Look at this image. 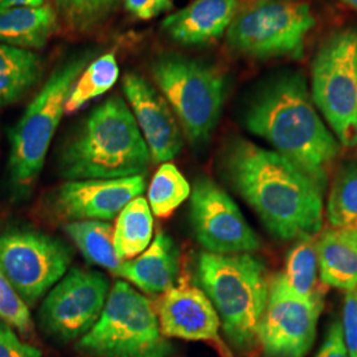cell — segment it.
<instances>
[{
    "mask_svg": "<svg viewBox=\"0 0 357 357\" xmlns=\"http://www.w3.org/2000/svg\"><path fill=\"white\" fill-rule=\"evenodd\" d=\"M342 327L348 357H357V287L345 294Z\"/></svg>",
    "mask_w": 357,
    "mask_h": 357,
    "instance_id": "30",
    "label": "cell"
},
{
    "mask_svg": "<svg viewBox=\"0 0 357 357\" xmlns=\"http://www.w3.org/2000/svg\"><path fill=\"white\" fill-rule=\"evenodd\" d=\"M123 91L150 151L151 162L163 165L176 158L184 144L183 134L162 93L137 73L123 77Z\"/></svg>",
    "mask_w": 357,
    "mask_h": 357,
    "instance_id": "16",
    "label": "cell"
},
{
    "mask_svg": "<svg viewBox=\"0 0 357 357\" xmlns=\"http://www.w3.org/2000/svg\"><path fill=\"white\" fill-rule=\"evenodd\" d=\"M47 0H0V13L13 10V8H24V7H41Z\"/></svg>",
    "mask_w": 357,
    "mask_h": 357,
    "instance_id": "34",
    "label": "cell"
},
{
    "mask_svg": "<svg viewBox=\"0 0 357 357\" xmlns=\"http://www.w3.org/2000/svg\"><path fill=\"white\" fill-rule=\"evenodd\" d=\"M243 122L324 193L339 143L318 114L302 73H282L266 82L248 105Z\"/></svg>",
    "mask_w": 357,
    "mask_h": 357,
    "instance_id": "2",
    "label": "cell"
},
{
    "mask_svg": "<svg viewBox=\"0 0 357 357\" xmlns=\"http://www.w3.org/2000/svg\"><path fill=\"white\" fill-rule=\"evenodd\" d=\"M340 1H343L344 4L349 6L351 8H354L355 11H357V0H340Z\"/></svg>",
    "mask_w": 357,
    "mask_h": 357,
    "instance_id": "35",
    "label": "cell"
},
{
    "mask_svg": "<svg viewBox=\"0 0 357 357\" xmlns=\"http://www.w3.org/2000/svg\"><path fill=\"white\" fill-rule=\"evenodd\" d=\"M147 193L151 213L163 218L169 216L191 196V185L178 167L163 163L156 171Z\"/></svg>",
    "mask_w": 357,
    "mask_h": 357,
    "instance_id": "27",
    "label": "cell"
},
{
    "mask_svg": "<svg viewBox=\"0 0 357 357\" xmlns=\"http://www.w3.org/2000/svg\"><path fill=\"white\" fill-rule=\"evenodd\" d=\"M121 0H53L56 13L75 32H89L114 13Z\"/></svg>",
    "mask_w": 357,
    "mask_h": 357,
    "instance_id": "28",
    "label": "cell"
},
{
    "mask_svg": "<svg viewBox=\"0 0 357 357\" xmlns=\"http://www.w3.org/2000/svg\"><path fill=\"white\" fill-rule=\"evenodd\" d=\"M146 188L144 175L66 181L52 195L53 213L63 220L109 221Z\"/></svg>",
    "mask_w": 357,
    "mask_h": 357,
    "instance_id": "14",
    "label": "cell"
},
{
    "mask_svg": "<svg viewBox=\"0 0 357 357\" xmlns=\"http://www.w3.org/2000/svg\"><path fill=\"white\" fill-rule=\"evenodd\" d=\"M190 197L192 230L208 253L241 255L259 249L261 241L240 208L212 178H196Z\"/></svg>",
    "mask_w": 357,
    "mask_h": 357,
    "instance_id": "13",
    "label": "cell"
},
{
    "mask_svg": "<svg viewBox=\"0 0 357 357\" xmlns=\"http://www.w3.org/2000/svg\"><path fill=\"white\" fill-rule=\"evenodd\" d=\"M128 13L141 20H151L172 10L171 0H125Z\"/></svg>",
    "mask_w": 357,
    "mask_h": 357,
    "instance_id": "32",
    "label": "cell"
},
{
    "mask_svg": "<svg viewBox=\"0 0 357 357\" xmlns=\"http://www.w3.org/2000/svg\"><path fill=\"white\" fill-rule=\"evenodd\" d=\"M180 274L178 245L159 230L150 246L142 255L123 261L114 275L137 286L150 295L165 294L176 286Z\"/></svg>",
    "mask_w": 357,
    "mask_h": 357,
    "instance_id": "18",
    "label": "cell"
},
{
    "mask_svg": "<svg viewBox=\"0 0 357 357\" xmlns=\"http://www.w3.org/2000/svg\"><path fill=\"white\" fill-rule=\"evenodd\" d=\"M109 293L110 283L102 273L68 270L40 306L43 331L60 344L79 340L100 319Z\"/></svg>",
    "mask_w": 357,
    "mask_h": 357,
    "instance_id": "11",
    "label": "cell"
},
{
    "mask_svg": "<svg viewBox=\"0 0 357 357\" xmlns=\"http://www.w3.org/2000/svg\"><path fill=\"white\" fill-rule=\"evenodd\" d=\"M332 228L357 233V163L343 167L332 183L327 200Z\"/></svg>",
    "mask_w": 357,
    "mask_h": 357,
    "instance_id": "25",
    "label": "cell"
},
{
    "mask_svg": "<svg viewBox=\"0 0 357 357\" xmlns=\"http://www.w3.org/2000/svg\"><path fill=\"white\" fill-rule=\"evenodd\" d=\"M0 357H43V354L35 345L22 342L13 327L0 321Z\"/></svg>",
    "mask_w": 357,
    "mask_h": 357,
    "instance_id": "31",
    "label": "cell"
},
{
    "mask_svg": "<svg viewBox=\"0 0 357 357\" xmlns=\"http://www.w3.org/2000/svg\"><path fill=\"white\" fill-rule=\"evenodd\" d=\"M94 52L77 53L51 73L10 131L8 175L13 190L26 195L38 180L54 132L65 114V105L77 78Z\"/></svg>",
    "mask_w": 357,
    "mask_h": 357,
    "instance_id": "5",
    "label": "cell"
},
{
    "mask_svg": "<svg viewBox=\"0 0 357 357\" xmlns=\"http://www.w3.org/2000/svg\"><path fill=\"white\" fill-rule=\"evenodd\" d=\"M0 321L29 336L33 332V321L29 307L13 289L11 282L0 271Z\"/></svg>",
    "mask_w": 357,
    "mask_h": 357,
    "instance_id": "29",
    "label": "cell"
},
{
    "mask_svg": "<svg viewBox=\"0 0 357 357\" xmlns=\"http://www.w3.org/2000/svg\"><path fill=\"white\" fill-rule=\"evenodd\" d=\"M221 171L274 237L298 241L319 233L323 192L281 153L234 138L224 147Z\"/></svg>",
    "mask_w": 357,
    "mask_h": 357,
    "instance_id": "1",
    "label": "cell"
},
{
    "mask_svg": "<svg viewBox=\"0 0 357 357\" xmlns=\"http://www.w3.org/2000/svg\"><path fill=\"white\" fill-rule=\"evenodd\" d=\"M318 252L315 237L301 238L287 253L286 268L283 271L287 286L299 296L308 298L318 289Z\"/></svg>",
    "mask_w": 357,
    "mask_h": 357,
    "instance_id": "26",
    "label": "cell"
},
{
    "mask_svg": "<svg viewBox=\"0 0 357 357\" xmlns=\"http://www.w3.org/2000/svg\"><path fill=\"white\" fill-rule=\"evenodd\" d=\"M151 73L192 146L206 144L222 112L224 77L209 65L178 54L156 57Z\"/></svg>",
    "mask_w": 357,
    "mask_h": 357,
    "instance_id": "7",
    "label": "cell"
},
{
    "mask_svg": "<svg viewBox=\"0 0 357 357\" xmlns=\"http://www.w3.org/2000/svg\"><path fill=\"white\" fill-rule=\"evenodd\" d=\"M150 151L128 103L114 96L97 106L66 139L59 174L68 181L144 175Z\"/></svg>",
    "mask_w": 357,
    "mask_h": 357,
    "instance_id": "3",
    "label": "cell"
},
{
    "mask_svg": "<svg viewBox=\"0 0 357 357\" xmlns=\"http://www.w3.org/2000/svg\"><path fill=\"white\" fill-rule=\"evenodd\" d=\"M314 357H348L345 349L342 320H333L318 354Z\"/></svg>",
    "mask_w": 357,
    "mask_h": 357,
    "instance_id": "33",
    "label": "cell"
},
{
    "mask_svg": "<svg viewBox=\"0 0 357 357\" xmlns=\"http://www.w3.org/2000/svg\"><path fill=\"white\" fill-rule=\"evenodd\" d=\"M59 31V17L50 4L0 13V44L40 50Z\"/></svg>",
    "mask_w": 357,
    "mask_h": 357,
    "instance_id": "20",
    "label": "cell"
},
{
    "mask_svg": "<svg viewBox=\"0 0 357 357\" xmlns=\"http://www.w3.org/2000/svg\"><path fill=\"white\" fill-rule=\"evenodd\" d=\"M197 281L220 318L229 344L246 355L258 347V332L268 305V278L264 262L250 253H200Z\"/></svg>",
    "mask_w": 357,
    "mask_h": 357,
    "instance_id": "4",
    "label": "cell"
},
{
    "mask_svg": "<svg viewBox=\"0 0 357 357\" xmlns=\"http://www.w3.org/2000/svg\"><path fill=\"white\" fill-rule=\"evenodd\" d=\"M44 73L38 53L0 44V107L20 101Z\"/></svg>",
    "mask_w": 357,
    "mask_h": 357,
    "instance_id": "21",
    "label": "cell"
},
{
    "mask_svg": "<svg viewBox=\"0 0 357 357\" xmlns=\"http://www.w3.org/2000/svg\"><path fill=\"white\" fill-rule=\"evenodd\" d=\"M76 351L88 357H169L174 348L160 331L153 302L128 282L116 281Z\"/></svg>",
    "mask_w": 357,
    "mask_h": 357,
    "instance_id": "6",
    "label": "cell"
},
{
    "mask_svg": "<svg viewBox=\"0 0 357 357\" xmlns=\"http://www.w3.org/2000/svg\"><path fill=\"white\" fill-rule=\"evenodd\" d=\"M320 280L331 287L354 290L357 287V233L324 230L317 240Z\"/></svg>",
    "mask_w": 357,
    "mask_h": 357,
    "instance_id": "19",
    "label": "cell"
},
{
    "mask_svg": "<svg viewBox=\"0 0 357 357\" xmlns=\"http://www.w3.org/2000/svg\"><path fill=\"white\" fill-rule=\"evenodd\" d=\"M321 291L303 298L287 286L283 273L268 282V305L261 320L258 344L266 357H305L312 348L320 314Z\"/></svg>",
    "mask_w": 357,
    "mask_h": 357,
    "instance_id": "12",
    "label": "cell"
},
{
    "mask_svg": "<svg viewBox=\"0 0 357 357\" xmlns=\"http://www.w3.org/2000/svg\"><path fill=\"white\" fill-rule=\"evenodd\" d=\"M153 213L142 196L131 200L116 217L113 240L115 255L123 262L142 255L153 240Z\"/></svg>",
    "mask_w": 357,
    "mask_h": 357,
    "instance_id": "22",
    "label": "cell"
},
{
    "mask_svg": "<svg viewBox=\"0 0 357 357\" xmlns=\"http://www.w3.org/2000/svg\"><path fill=\"white\" fill-rule=\"evenodd\" d=\"M73 250L61 240L36 230L0 234V271L26 306H35L68 273Z\"/></svg>",
    "mask_w": 357,
    "mask_h": 357,
    "instance_id": "10",
    "label": "cell"
},
{
    "mask_svg": "<svg viewBox=\"0 0 357 357\" xmlns=\"http://www.w3.org/2000/svg\"><path fill=\"white\" fill-rule=\"evenodd\" d=\"M237 11L238 0H195L167 16L162 31L180 45H204L228 31Z\"/></svg>",
    "mask_w": 357,
    "mask_h": 357,
    "instance_id": "17",
    "label": "cell"
},
{
    "mask_svg": "<svg viewBox=\"0 0 357 357\" xmlns=\"http://www.w3.org/2000/svg\"><path fill=\"white\" fill-rule=\"evenodd\" d=\"M119 78L114 53H106L85 66L77 78L65 105V114H73L90 101L112 89Z\"/></svg>",
    "mask_w": 357,
    "mask_h": 357,
    "instance_id": "24",
    "label": "cell"
},
{
    "mask_svg": "<svg viewBox=\"0 0 357 357\" xmlns=\"http://www.w3.org/2000/svg\"><path fill=\"white\" fill-rule=\"evenodd\" d=\"M160 331L167 339L208 342L221 357H233L220 336L221 323L217 311L200 287L181 281L165 293L156 307Z\"/></svg>",
    "mask_w": 357,
    "mask_h": 357,
    "instance_id": "15",
    "label": "cell"
},
{
    "mask_svg": "<svg viewBox=\"0 0 357 357\" xmlns=\"http://www.w3.org/2000/svg\"><path fill=\"white\" fill-rule=\"evenodd\" d=\"M311 97L344 147L357 146V26L333 32L311 65Z\"/></svg>",
    "mask_w": 357,
    "mask_h": 357,
    "instance_id": "8",
    "label": "cell"
},
{
    "mask_svg": "<svg viewBox=\"0 0 357 357\" xmlns=\"http://www.w3.org/2000/svg\"><path fill=\"white\" fill-rule=\"evenodd\" d=\"M315 23L306 3L257 0L237 11L228 28L227 41L233 51L255 59H299Z\"/></svg>",
    "mask_w": 357,
    "mask_h": 357,
    "instance_id": "9",
    "label": "cell"
},
{
    "mask_svg": "<svg viewBox=\"0 0 357 357\" xmlns=\"http://www.w3.org/2000/svg\"><path fill=\"white\" fill-rule=\"evenodd\" d=\"M65 233L75 243L85 261L114 274L122 261L115 255L114 228L101 220L72 221L64 227Z\"/></svg>",
    "mask_w": 357,
    "mask_h": 357,
    "instance_id": "23",
    "label": "cell"
}]
</instances>
